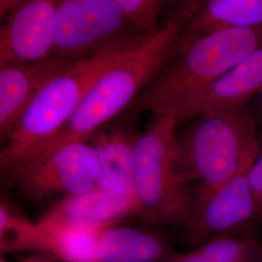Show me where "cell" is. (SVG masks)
I'll return each mask as SVG.
<instances>
[{
    "label": "cell",
    "mask_w": 262,
    "mask_h": 262,
    "mask_svg": "<svg viewBox=\"0 0 262 262\" xmlns=\"http://www.w3.org/2000/svg\"><path fill=\"white\" fill-rule=\"evenodd\" d=\"M254 262H262V238L261 241H260V245H259V249H258V253L256 255V258H255V261Z\"/></svg>",
    "instance_id": "d4e9b609"
},
{
    "label": "cell",
    "mask_w": 262,
    "mask_h": 262,
    "mask_svg": "<svg viewBox=\"0 0 262 262\" xmlns=\"http://www.w3.org/2000/svg\"><path fill=\"white\" fill-rule=\"evenodd\" d=\"M143 37L76 60L49 79L1 145L0 176L12 175L34 158L61 130L94 83Z\"/></svg>",
    "instance_id": "277c9868"
},
{
    "label": "cell",
    "mask_w": 262,
    "mask_h": 262,
    "mask_svg": "<svg viewBox=\"0 0 262 262\" xmlns=\"http://www.w3.org/2000/svg\"><path fill=\"white\" fill-rule=\"evenodd\" d=\"M11 176L30 197L81 194L97 186L96 152L86 141L71 142L28 160Z\"/></svg>",
    "instance_id": "ba28073f"
},
{
    "label": "cell",
    "mask_w": 262,
    "mask_h": 262,
    "mask_svg": "<svg viewBox=\"0 0 262 262\" xmlns=\"http://www.w3.org/2000/svg\"><path fill=\"white\" fill-rule=\"evenodd\" d=\"M248 181L262 212V131H258L257 148L253 160L248 169Z\"/></svg>",
    "instance_id": "ffe728a7"
},
{
    "label": "cell",
    "mask_w": 262,
    "mask_h": 262,
    "mask_svg": "<svg viewBox=\"0 0 262 262\" xmlns=\"http://www.w3.org/2000/svg\"><path fill=\"white\" fill-rule=\"evenodd\" d=\"M203 0H170L173 7H175L176 14L173 16H180L187 19L188 15L193 11L197 5Z\"/></svg>",
    "instance_id": "44dd1931"
},
{
    "label": "cell",
    "mask_w": 262,
    "mask_h": 262,
    "mask_svg": "<svg viewBox=\"0 0 262 262\" xmlns=\"http://www.w3.org/2000/svg\"><path fill=\"white\" fill-rule=\"evenodd\" d=\"M260 241L256 230L225 235L187 252H175L165 262H254Z\"/></svg>",
    "instance_id": "e0dca14e"
},
{
    "label": "cell",
    "mask_w": 262,
    "mask_h": 262,
    "mask_svg": "<svg viewBox=\"0 0 262 262\" xmlns=\"http://www.w3.org/2000/svg\"><path fill=\"white\" fill-rule=\"evenodd\" d=\"M262 45V25L225 28L179 48L161 66L132 105L154 117L177 118L221 77Z\"/></svg>",
    "instance_id": "7a4b0ae2"
},
{
    "label": "cell",
    "mask_w": 262,
    "mask_h": 262,
    "mask_svg": "<svg viewBox=\"0 0 262 262\" xmlns=\"http://www.w3.org/2000/svg\"><path fill=\"white\" fill-rule=\"evenodd\" d=\"M140 133L135 122H127L90 137L98 163L97 187L134 198V149Z\"/></svg>",
    "instance_id": "30bf717a"
},
{
    "label": "cell",
    "mask_w": 262,
    "mask_h": 262,
    "mask_svg": "<svg viewBox=\"0 0 262 262\" xmlns=\"http://www.w3.org/2000/svg\"><path fill=\"white\" fill-rule=\"evenodd\" d=\"M262 25V0H203L188 15L177 50L206 33Z\"/></svg>",
    "instance_id": "9a60e30c"
},
{
    "label": "cell",
    "mask_w": 262,
    "mask_h": 262,
    "mask_svg": "<svg viewBox=\"0 0 262 262\" xmlns=\"http://www.w3.org/2000/svg\"><path fill=\"white\" fill-rule=\"evenodd\" d=\"M55 211L75 223L110 226L127 215H136V205L132 197L121 196L96 186L84 193L64 197Z\"/></svg>",
    "instance_id": "2e32d148"
},
{
    "label": "cell",
    "mask_w": 262,
    "mask_h": 262,
    "mask_svg": "<svg viewBox=\"0 0 262 262\" xmlns=\"http://www.w3.org/2000/svg\"><path fill=\"white\" fill-rule=\"evenodd\" d=\"M185 23L182 17H172L142 38L94 83L66 125L35 157L71 142L89 139L131 107L174 53Z\"/></svg>",
    "instance_id": "3957f363"
},
{
    "label": "cell",
    "mask_w": 262,
    "mask_h": 262,
    "mask_svg": "<svg viewBox=\"0 0 262 262\" xmlns=\"http://www.w3.org/2000/svg\"><path fill=\"white\" fill-rule=\"evenodd\" d=\"M250 106L257 124L258 131H262V88L251 99Z\"/></svg>",
    "instance_id": "7402d4cb"
},
{
    "label": "cell",
    "mask_w": 262,
    "mask_h": 262,
    "mask_svg": "<svg viewBox=\"0 0 262 262\" xmlns=\"http://www.w3.org/2000/svg\"><path fill=\"white\" fill-rule=\"evenodd\" d=\"M21 262H54L52 261V260H48V259H45V258H39V257H29V258H27V259H25V260H23Z\"/></svg>",
    "instance_id": "cb8c5ba5"
},
{
    "label": "cell",
    "mask_w": 262,
    "mask_h": 262,
    "mask_svg": "<svg viewBox=\"0 0 262 262\" xmlns=\"http://www.w3.org/2000/svg\"><path fill=\"white\" fill-rule=\"evenodd\" d=\"M0 262H5L4 260H2V259H0Z\"/></svg>",
    "instance_id": "484cf974"
},
{
    "label": "cell",
    "mask_w": 262,
    "mask_h": 262,
    "mask_svg": "<svg viewBox=\"0 0 262 262\" xmlns=\"http://www.w3.org/2000/svg\"><path fill=\"white\" fill-rule=\"evenodd\" d=\"M132 26L143 34L159 27L158 20L164 0H113Z\"/></svg>",
    "instance_id": "d6986e66"
},
{
    "label": "cell",
    "mask_w": 262,
    "mask_h": 262,
    "mask_svg": "<svg viewBox=\"0 0 262 262\" xmlns=\"http://www.w3.org/2000/svg\"><path fill=\"white\" fill-rule=\"evenodd\" d=\"M174 253L172 242L161 233L114 225L101 232L97 262H165Z\"/></svg>",
    "instance_id": "5bb4252c"
},
{
    "label": "cell",
    "mask_w": 262,
    "mask_h": 262,
    "mask_svg": "<svg viewBox=\"0 0 262 262\" xmlns=\"http://www.w3.org/2000/svg\"><path fill=\"white\" fill-rule=\"evenodd\" d=\"M175 113L154 117L138 136L134 149L136 215L150 226L179 225L186 221L195 198L179 183L175 169Z\"/></svg>",
    "instance_id": "5b68a950"
},
{
    "label": "cell",
    "mask_w": 262,
    "mask_h": 262,
    "mask_svg": "<svg viewBox=\"0 0 262 262\" xmlns=\"http://www.w3.org/2000/svg\"><path fill=\"white\" fill-rule=\"evenodd\" d=\"M182 124L175 137L176 175L185 187L196 184L195 201L250 167L258 138L250 102L213 109Z\"/></svg>",
    "instance_id": "6da1fadb"
},
{
    "label": "cell",
    "mask_w": 262,
    "mask_h": 262,
    "mask_svg": "<svg viewBox=\"0 0 262 262\" xmlns=\"http://www.w3.org/2000/svg\"><path fill=\"white\" fill-rule=\"evenodd\" d=\"M36 250V225L0 203V251Z\"/></svg>",
    "instance_id": "ac0fdd59"
},
{
    "label": "cell",
    "mask_w": 262,
    "mask_h": 262,
    "mask_svg": "<svg viewBox=\"0 0 262 262\" xmlns=\"http://www.w3.org/2000/svg\"><path fill=\"white\" fill-rule=\"evenodd\" d=\"M105 227L72 222L54 210L36 224V250L63 262H97Z\"/></svg>",
    "instance_id": "4fadbf2b"
},
{
    "label": "cell",
    "mask_w": 262,
    "mask_h": 262,
    "mask_svg": "<svg viewBox=\"0 0 262 262\" xmlns=\"http://www.w3.org/2000/svg\"><path fill=\"white\" fill-rule=\"evenodd\" d=\"M262 88V45L228 70L179 118V125L202 113L248 103Z\"/></svg>",
    "instance_id": "7c38bea8"
},
{
    "label": "cell",
    "mask_w": 262,
    "mask_h": 262,
    "mask_svg": "<svg viewBox=\"0 0 262 262\" xmlns=\"http://www.w3.org/2000/svg\"><path fill=\"white\" fill-rule=\"evenodd\" d=\"M72 62L53 58L37 64L0 68V147L38 90Z\"/></svg>",
    "instance_id": "8fae6325"
},
{
    "label": "cell",
    "mask_w": 262,
    "mask_h": 262,
    "mask_svg": "<svg viewBox=\"0 0 262 262\" xmlns=\"http://www.w3.org/2000/svg\"><path fill=\"white\" fill-rule=\"evenodd\" d=\"M58 0H26L0 26V68L53 59Z\"/></svg>",
    "instance_id": "9c48e42d"
},
{
    "label": "cell",
    "mask_w": 262,
    "mask_h": 262,
    "mask_svg": "<svg viewBox=\"0 0 262 262\" xmlns=\"http://www.w3.org/2000/svg\"><path fill=\"white\" fill-rule=\"evenodd\" d=\"M248 169L204 200L194 201L180 226L182 243L191 249L217 237L256 230L262 212L249 184Z\"/></svg>",
    "instance_id": "52a82bcc"
},
{
    "label": "cell",
    "mask_w": 262,
    "mask_h": 262,
    "mask_svg": "<svg viewBox=\"0 0 262 262\" xmlns=\"http://www.w3.org/2000/svg\"><path fill=\"white\" fill-rule=\"evenodd\" d=\"M26 0H0V21Z\"/></svg>",
    "instance_id": "603a6c76"
},
{
    "label": "cell",
    "mask_w": 262,
    "mask_h": 262,
    "mask_svg": "<svg viewBox=\"0 0 262 262\" xmlns=\"http://www.w3.org/2000/svg\"><path fill=\"white\" fill-rule=\"evenodd\" d=\"M144 35L113 0H58L53 57L76 61Z\"/></svg>",
    "instance_id": "8992f818"
}]
</instances>
